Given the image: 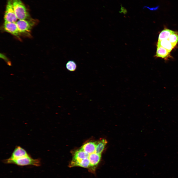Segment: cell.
Instances as JSON below:
<instances>
[{
    "instance_id": "cell-1",
    "label": "cell",
    "mask_w": 178,
    "mask_h": 178,
    "mask_svg": "<svg viewBox=\"0 0 178 178\" xmlns=\"http://www.w3.org/2000/svg\"><path fill=\"white\" fill-rule=\"evenodd\" d=\"M4 162L7 164H12L20 166L32 165L37 166L41 165L39 159H34L30 156L17 159H11L9 158L4 160Z\"/></svg>"
},
{
    "instance_id": "cell-2",
    "label": "cell",
    "mask_w": 178,
    "mask_h": 178,
    "mask_svg": "<svg viewBox=\"0 0 178 178\" xmlns=\"http://www.w3.org/2000/svg\"><path fill=\"white\" fill-rule=\"evenodd\" d=\"M14 10L19 20L30 19L28 11L21 0H12Z\"/></svg>"
},
{
    "instance_id": "cell-3",
    "label": "cell",
    "mask_w": 178,
    "mask_h": 178,
    "mask_svg": "<svg viewBox=\"0 0 178 178\" xmlns=\"http://www.w3.org/2000/svg\"><path fill=\"white\" fill-rule=\"evenodd\" d=\"M4 22H16L18 19L13 7L12 0H7L4 15Z\"/></svg>"
},
{
    "instance_id": "cell-4",
    "label": "cell",
    "mask_w": 178,
    "mask_h": 178,
    "mask_svg": "<svg viewBox=\"0 0 178 178\" xmlns=\"http://www.w3.org/2000/svg\"><path fill=\"white\" fill-rule=\"evenodd\" d=\"M36 22L35 20L31 18L28 20H19L16 23L20 33H24L30 32Z\"/></svg>"
},
{
    "instance_id": "cell-5",
    "label": "cell",
    "mask_w": 178,
    "mask_h": 178,
    "mask_svg": "<svg viewBox=\"0 0 178 178\" xmlns=\"http://www.w3.org/2000/svg\"><path fill=\"white\" fill-rule=\"evenodd\" d=\"M3 28L5 31L17 37L20 33L16 22H4Z\"/></svg>"
},
{
    "instance_id": "cell-6",
    "label": "cell",
    "mask_w": 178,
    "mask_h": 178,
    "mask_svg": "<svg viewBox=\"0 0 178 178\" xmlns=\"http://www.w3.org/2000/svg\"><path fill=\"white\" fill-rule=\"evenodd\" d=\"M29 156L25 149L20 146H17L16 147L9 158L11 159H17Z\"/></svg>"
},
{
    "instance_id": "cell-7",
    "label": "cell",
    "mask_w": 178,
    "mask_h": 178,
    "mask_svg": "<svg viewBox=\"0 0 178 178\" xmlns=\"http://www.w3.org/2000/svg\"><path fill=\"white\" fill-rule=\"evenodd\" d=\"M170 52L161 46H157L156 54L155 57H160L167 60L171 58Z\"/></svg>"
},
{
    "instance_id": "cell-8",
    "label": "cell",
    "mask_w": 178,
    "mask_h": 178,
    "mask_svg": "<svg viewBox=\"0 0 178 178\" xmlns=\"http://www.w3.org/2000/svg\"><path fill=\"white\" fill-rule=\"evenodd\" d=\"M96 141L87 142L84 144L81 149L90 154L95 152Z\"/></svg>"
},
{
    "instance_id": "cell-9",
    "label": "cell",
    "mask_w": 178,
    "mask_h": 178,
    "mask_svg": "<svg viewBox=\"0 0 178 178\" xmlns=\"http://www.w3.org/2000/svg\"><path fill=\"white\" fill-rule=\"evenodd\" d=\"M107 143V140L104 139L96 141L95 153L98 154H101Z\"/></svg>"
},
{
    "instance_id": "cell-10",
    "label": "cell",
    "mask_w": 178,
    "mask_h": 178,
    "mask_svg": "<svg viewBox=\"0 0 178 178\" xmlns=\"http://www.w3.org/2000/svg\"><path fill=\"white\" fill-rule=\"evenodd\" d=\"M157 45L164 48L170 52L175 47L168 39L158 41Z\"/></svg>"
},
{
    "instance_id": "cell-11",
    "label": "cell",
    "mask_w": 178,
    "mask_h": 178,
    "mask_svg": "<svg viewBox=\"0 0 178 178\" xmlns=\"http://www.w3.org/2000/svg\"><path fill=\"white\" fill-rule=\"evenodd\" d=\"M174 32L168 29L163 30L159 35L158 41L168 39L170 35Z\"/></svg>"
},
{
    "instance_id": "cell-12",
    "label": "cell",
    "mask_w": 178,
    "mask_h": 178,
    "mask_svg": "<svg viewBox=\"0 0 178 178\" xmlns=\"http://www.w3.org/2000/svg\"><path fill=\"white\" fill-rule=\"evenodd\" d=\"M168 39L175 46L178 41V34L175 31L170 35Z\"/></svg>"
},
{
    "instance_id": "cell-13",
    "label": "cell",
    "mask_w": 178,
    "mask_h": 178,
    "mask_svg": "<svg viewBox=\"0 0 178 178\" xmlns=\"http://www.w3.org/2000/svg\"><path fill=\"white\" fill-rule=\"evenodd\" d=\"M66 67L67 69L70 71H73L75 70L77 65L75 61L73 60L68 61L66 63Z\"/></svg>"
}]
</instances>
